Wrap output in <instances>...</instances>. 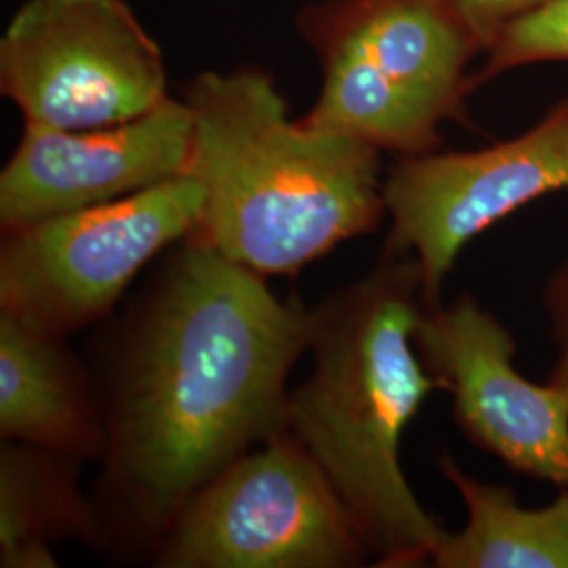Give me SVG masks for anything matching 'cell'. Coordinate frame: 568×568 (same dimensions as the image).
<instances>
[{
  "instance_id": "obj_7",
  "label": "cell",
  "mask_w": 568,
  "mask_h": 568,
  "mask_svg": "<svg viewBox=\"0 0 568 568\" xmlns=\"http://www.w3.org/2000/svg\"><path fill=\"white\" fill-rule=\"evenodd\" d=\"M0 91L23 122L72 131L171 98L163 49L126 0H26L0 39Z\"/></svg>"
},
{
  "instance_id": "obj_9",
  "label": "cell",
  "mask_w": 568,
  "mask_h": 568,
  "mask_svg": "<svg viewBox=\"0 0 568 568\" xmlns=\"http://www.w3.org/2000/svg\"><path fill=\"white\" fill-rule=\"evenodd\" d=\"M415 345L476 445L530 478L568 488V394L516 368V342L471 295L426 307Z\"/></svg>"
},
{
  "instance_id": "obj_1",
  "label": "cell",
  "mask_w": 568,
  "mask_h": 568,
  "mask_svg": "<svg viewBox=\"0 0 568 568\" xmlns=\"http://www.w3.org/2000/svg\"><path fill=\"white\" fill-rule=\"evenodd\" d=\"M310 307L185 239L112 326L98 377L102 548L154 554L185 504L283 432Z\"/></svg>"
},
{
  "instance_id": "obj_3",
  "label": "cell",
  "mask_w": 568,
  "mask_h": 568,
  "mask_svg": "<svg viewBox=\"0 0 568 568\" xmlns=\"http://www.w3.org/2000/svg\"><path fill=\"white\" fill-rule=\"evenodd\" d=\"M183 100L194 121L187 173L203 187L192 239L232 264L295 278L387 217L384 152L293 121L264 68L206 70Z\"/></svg>"
},
{
  "instance_id": "obj_5",
  "label": "cell",
  "mask_w": 568,
  "mask_h": 568,
  "mask_svg": "<svg viewBox=\"0 0 568 568\" xmlns=\"http://www.w3.org/2000/svg\"><path fill=\"white\" fill-rule=\"evenodd\" d=\"M161 568H352L373 549L325 469L278 432L204 485L152 554Z\"/></svg>"
},
{
  "instance_id": "obj_2",
  "label": "cell",
  "mask_w": 568,
  "mask_h": 568,
  "mask_svg": "<svg viewBox=\"0 0 568 568\" xmlns=\"http://www.w3.org/2000/svg\"><path fill=\"white\" fill-rule=\"evenodd\" d=\"M424 310L417 260L382 257L310 307L312 373L286 396L284 432L325 469L377 567L429 565L445 532L400 466L406 426L443 392L415 345Z\"/></svg>"
},
{
  "instance_id": "obj_14",
  "label": "cell",
  "mask_w": 568,
  "mask_h": 568,
  "mask_svg": "<svg viewBox=\"0 0 568 568\" xmlns=\"http://www.w3.org/2000/svg\"><path fill=\"white\" fill-rule=\"evenodd\" d=\"M485 63L471 74V91L508 72L568 61V0H551L539 11L511 21L485 51Z\"/></svg>"
},
{
  "instance_id": "obj_16",
  "label": "cell",
  "mask_w": 568,
  "mask_h": 568,
  "mask_svg": "<svg viewBox=\"0 0 568 568\" xmlns=\"http://www.w3.org/2000/svg\"><path fill=\"white\" fill-rule=\"evenodd\" d=\"M544 304L548 312L551 339L556 344V365L549 373L548 384L568 394V257L549 276Z\"/></svg>"
},
{
  "instance_id": "obj_4",
  "label": "cell",
  "mask_w": 568,
  "mask_h": 568,
  "mask_svg": "<svg viewBox=\"0 0 568 568\" xmlns=\"http://www.w3.org/2000/svg\"><path fill=\"white\" fill-rule=\"evenodd\" d=\"M295 21L323 70L307 126L400 159L467 122L469 63L485 51L457 0H314Z\"/></svg>"
},
{
  "instance_id": "obj_12",
  "label": "cell",
  "mask_w": 568,
  "mask_h": 568,
  "mask_svg": "<svg viewBox=\"0 0 568 568\" xmlns=\"http://www.w3.org/2000/svg\"><path fill=\"white\" fill-rule=\"evenodd\" d=\"M81 462L44 448L0 445V567H58L55 546L82 541L102 548L93 497L79 487Z\"/></svg>"
},
{
  "instance_id": "obj_8",
  "label": "cell",
  "mask_w": 568,
  "mask_h": 568,
  "mask_svg": "<svg viewBox=\"0 0 568 568\" xmlns=\"http://www.w3.org/2000/svg\"><path fill=\"white\" fill-rule=\"evenodd\" d=\"M556 192H568V95L508 140L400 156L384 178L389 232L382 257H415L426 307L440 305L445 281L467 244Z\"/></svg>"
},
{
  "instance_id": "obj_6",
  "label": "cell",
  "mask_w": 568,
  "mask_h": 568,
  "mask_svg": "<svg viewBox=\"0 0 568 568\" xmlns=\"http://www.w3.org/2000/svg\"><path fill=\"white\" fill-rule=\"evenodd\" d=\"M203 187L190 173L112 203L2 230L0 310L72 335L103 321L143 267L190 239Z\"/></svg>"
},
{
  "instance_id": "obj_15",
  "label": "cell",
  "mask_w": 568,
  "mask_h": 568,
  "mask_svg": "<svg viewBox=\"0 0 568 568\" xmlns=\"http://www.w3.org/2000/svg\"><path fill=\"white\" fill-rule=\"evenodd\" d=\"M551 0H457L471 32L487 51L499 32L511 21L520 20Z\"/></svg>"
},
{
  "instance_id": "obj_10",
  "label": "cell",
  "mask_w": 568,
  "mask_h": 568,
  "mask_svg": "<svg viewBox=\"0 0 568 568\" xmlns=\"http://www.w3.org/2000/svg\"><path fill=\"white\" fill-rule=\"evenodd\" d=\"M194 121L185 100H164L133 121L98 129L23 122L0 173L2 230L112 203L187 173Z\"/></svg>"
},
{
  "instance_id": "obj_11",
  "label": "cell",
  "mask_w": 568,
  "mask_h": 568,
  "mask_svg": "<svg viewBox=\"0 0 568 568\" xmlns=\"http://www.w3.org/2000/svg\"><path fill=\"white\" fill-rule=\"evenodd\" d=\"M0 438L77 462H102L105 413L98 377L68 335L0 310Z\"/></svg>"
},
{
  "instance_id": "obj_13",
  "label": "cell",
  "mask_w": 568,
  "mask_h": 568,
  "mask_svg": "<svg viewBox=\"0 0 568 568\" xmlns=\"http://www.w3.org/2000/svg\"><path fill=\"white\" fill-rule=\"evenodd\" d=\"M438 466L466 506V527L445 530L429 565L438 568H568V488L544 508H525L508 487L464 471L443 453Z\"/></svg>"
}]
</instances>
